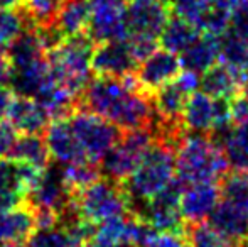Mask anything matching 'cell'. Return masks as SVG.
Returning <instances> with one entry per match:
<instances>
[{"label":"cell","mask_w":248,"mask_h":247,"mask_svg":"<svg viewBox=\"0 0 248 247\" xmlns=\"http://www.w3.org/2000/svg\"><path fill=\"white\" fill-rule=\"evenodd\" d=\"M115 124L122 131L150 129L155 122L152 95L140 88L134 75L96 76L88 83L78 105Z\"/></svg>","instance_id":"obj_1"},{"label":"cell","mask_w":248,"mask_h":247,"mask_svg":"<svg viewBox=\"0 0 248 247\" xmlns=\"http://www.w3.org/2000/svg\"><path fill=\"white\" fill-rule=\"evenodd\" d=\"M176 148L177 144L174 142L155 137L140 165L124 183H120L127 195L130 212H135L174 180Z\"/></svg>","instance_id":"obj_2"},{"label":"cell","mask_w":248,"mask_h":247,"mask_svg":"<svg viewBox=\"0 0 248 247\" xmlns=\"http://www.w3.org/2000/svg\"><path fill=\"white\" fill-rule=\"evenodd\" d=\"M228 168L223 149L208 134L186 132L176 148V178L184 185L219 181Z\"/></svg>","instance_id":"obj_3"},{"label":"cell","mask_w":248,"mask_h":247,"mask_svg":"<svg viewBox=\"0 0 248 247\" xmlns=\"http://www.w3.org/2000/svg\"><path fill=\"white\" fill-rule=\"evenodd\" d=\"M95 43L88 33L64 37L47 53L51 75L76 99L92 82V54Z\"/></svg>","instance_id":"obj_4"},{"label":"cell","mask_w":248,"mask_h":247,"mask_svg":"<svg viewBox=\"0 0 248 247\" xmlns=\"http://www.w3.org/2000/svg\"><path fill=\"white\" fill-rule=\"evenodd\" d=\"M73 207L81 220L93 225L130 212L122 185L105 176L73 195Z\"/></svg>","instance_id":"obj_5"},{"label":"cell","mask_w":248,"mask_h":247,"mask_svg":"<svg viewBox=\"0 0 248 247\" xmlns=\"http://www.w3.org/2000/svg\"><path fill=\"white\" fill-rule=\"evenodd\" d=\"M154 141H155V134L152 127L124 131L113 148L101 159V176L115 183H124L140 165Z\"/></svg>","instance_id":"obj_6"},{"label":"cell","mask_w":248,"mask_h":247,"mask_svg":"<svg viewBox=\"0 0 248 247\" xmlns=\"http://www.w3.org/2000/svg\"><path fill=\"white\" fill-rule=\"evenodd\" d=\"M69 125L83 149V154L93 165H98L108 151L120 139L122 129L107 119L81 107H76L68 117Z\"/></svg>","instance_id":"obj_7"},{"label":"cell","mask_w":248,"mask_h":247,"mask_svg":"<svg viewBox=\"0 0 248 247\" xmlns=\"http://www.w3.org/2000/svg\"><path fill=\"white\" fill-rule=\"evenodd\" d=\"M184 183L174 176V180L166 188L149 198L144 205L132 214L139 215L142 220L152 225L155 231H186V222L181 214V193H183Z\"/></svg>","instance_id":"obj_8"},{"label":"cell","mask_w":248,"mask_h":247,"mask_svg":"<svg viewBox=\"0 0 248 247\" xmlns=\"http://www.w3.org/2000/svg\"><path fill=\"white\" fill-rule=\"evenodd\" d=\"M88 36L95 44L127 39L125 0H90Z\"/></svg>","instance_id":"obj_9"},{"label":"cell","mask_w":248,"mask_h":247,"mask_svg":"<svg viewBox=\"0 0 248 247\" xmlns=\"http://www.w3.org/2000/svg\"><path fill=\"white\" fill-rule=\"evenodd\" d=\"M170 19L169 3L162 0H125V24L128 36L159 39Z\"/></svg>","instance_id":"obj_10"},{"label":"cell","mask_w":248,"mask_h":247,"mask_svg":"<svg viewBox=\"0 0 248 247\" xmlns=\"http://www.w3.org/2000/svg\"><path fill=\"white\" fill-rule=\"evenodd\" d=\"M139 68V63L132 54L127 39L105 41L93 48L92 69L95 76H124L134 75Z\"/></svg>","instance_id":"obj_11"},{"label":"cell","mask_w":248,"mask_h":247,"mask_svg":"<svg viewBox=\"0 0 248 247\" xmlns=\"http://www.w3.org/2000/svg\"><path fill=\"white\" fill-rule=\"evenodd\" d=\"M26 201H29L36 210L54 212L61 218V215L71 207L73 201L71 191L68 190L62 180V168L49 165L41 181L26 197Z\"/></svg>","instance_id":"obj_12"},{"label":"cell","mask_w":248,"mask_h":247,"mask_svg":"<svg viewBox=\"0 0 248 247\" xmlns=\"http://www.w3.org/2000/svg\"><path fill=\"white\" fill-rule=\"evenodd\" d=\"M181 71H183V65H181L179 54H174L162 48V49H155L139 65L135 78L140 88L152 95L160 86L172 82Z\"/></svg>","instance_id":"obj_13"},{"label":"cell","mask_w":248,"mask_h":247,"mask_svg":"<svg viewBox=\"0 0 248 247\" xmlns=\"http://www.w3.org/2000/svg\"><path fill=\"white\" fill-rule=\"evenodd\" d=\"M47 149H49L51 159L58 165H71L78 161H88L83 154V149L69 125L68 117H56L51 119L44 131Z\"/></svg>","instance_id":"obj_14"},{"label":"cell","mask_w":248,"mask_h":247,"mask_svg":"<svg viewBox=\"0 0 248 247\" xmlns=\"http://www.w3.org/2000/svg\"><path fill=\"white\" fill-rule=\"evenodd\" d=\"M219 183L202 181L184 185L181 193V214L186 224L204 222L219 200Z\"/></svg>","instance_id":"obj_15"},{"label":"cell","mask_w":248,"mask_h":247,"mask_svg":"<svg viewBox=\"0 0 248 247\" xmlns=\"http://www.w3.org/2000/svg\"><path fill=\"white\" fill-rule=\"evenodd\" d=\"M209 224L233 242L248 239V207L219 195V200L209 214Z\"/></svg>","instance_id":"obj_16"},{"label":"cell","mask_w":248,"mask_h":247,"mask_svg":"<svg viewBox=\"0 0 248 247\" xmlns=\"http://www.w3.org/2000/svg\"><path fill=\"white\" fill-rule=\"evenodd\" d=\"M5 120H9L19 134H44L51 115L34 97L16 95Z\"/></svg>","instance_id":"obj_17"},{"label":"cell","mask_w":248,"mask_h":247,"mask_svg":"<svg viewBox=\"0 0 248 247\" xmlns=\"http://www.w3.org/2000/svg\"><path fill=\"white\" fill-rule=\"evenodd\" d=\"M36 232V212L29 201L0 212V246L10 242H27Z\"/></svg>","instance_id":"obj_18"},{"label":"cell","mask_w":248,"mask_h":247,"mask_svg":"<svg viewBox=\"0 0 248 247\" xmlns=\"http://www.w3.org/2000/svg\"><path fill=\"white\" fill-rule=\"evenodd\" d=\"M201 92L211 95L213 99L233 100L243 93L242 83H240L236 73L225 63H216L209 69L201 75Z\"/></svg>","instance_id":"obj_19"},{"label":"cell","mask_w":248,"mask_h":247,"mask_svg":"<svg viewBox=\"0 0 248 247\" xmlns=\"http://www.w3.org/2000/svg\"><path fill=\"white\" fill-rule=\"evenodd\" d=\"M219 37L213 34L201 33V36L179 54L183 69H189L198 75H202L206 69L219 61Z\"/></svg>","instance_id":"obj_20"},{"label":"cell","mask_w":248,"mask_h":247,"mask_svg":"<svg viewBox=\"0 0 248 247\" xmlns=\"http://www.w3.org/2000/svg\"><path fill=\"white\" fill-rule=\"evenodd\" d=\"M90 24V0H61L58 16L52 24L59 36L64 39L78 36L88 31Z\"/></svg>","instance_id":"obj_21"},{"label":"cell","mask_w":248,"mask_h":247,"mask_svg":"<svg viewBox=\"0 0 248 247\" xmlns=\"http://www.w3.org/2000/svg\"><path fill=\"white\" fill-rule=\"evenodd\" d=\"M9 159L47 169L51 165V154L44 134H20L10 151Z\"/></svg>","instance_id":"obj_22"},{"label":"cell","mask_w":248,"mask_h":247,"mask_svg":"<svg viewBox=\"0 0 248 247\" xmlns=\"http://www.w3.org/2000/svg\"><path fill=\"white\" fill-rule=\"evenodd\" d=\"M27 197L20 176L19 163L14 159H0V212L19 205Z\"/></svg>","instance_id":"obj_23"},{"label":"cell","mask_w":248,"mask_h":247,"mask_svg":"<svg viewBox=\"0 0 248 247\" xmlns=\"http://www.w3.org/2000/svg\"><path fill=\"white\" fill-rule=\"evenodd\" d=\"M201 36V31L194 24L187 22L186 19L174 16L167 20L162 33L159 36V43L164 49L174 54H181Z\"/></svg>","instance_id":"obj_24"},{"label":"cell","mask_w":248,"mask_h":247,"mask_svg":"<svg viewBox=\"0 0 248 247\" xmlns=\"http://www.w3.org/2000/svg\"><path fill=\"white\" fill-rule=\"evenodd\" d=\"M61 0H24L20 12H22L26 24L36 29H47L52 27L58 16Z\"/></svg>","instance_id":"obj_25"},{"label":"cell","mask_w":248,"mask_h":247,"mask_svg":"<svg viewBox=\"0 0 248 247\" xmlns=\"http://www.w3.org/2000/svg\"><path fill=\"white\" fill-rule=\"evenodd\" d=\"M62 166V180L71 195L78 193L85 186L92 185L101 178V171L98 165H93L90 161H78L71 165H61Z\"/></svg>","instance_id":"obj_26"},{"label":"cell","mask_w":248,"mask_h":247,"mask_svg":"<svg viewBox=\"0 0 248 247\" xmlns=\"http://www.w3.org/2000/svg\"><path fill=\"white\" fill-rule=\"evenodd\" d=\"M187 247H235L236 242L218 232L209 222L186 224Z\"/></svg>","instance_id":"obj_27"},{"label":"cell","mask_w":248,"mask_h":247,"mask_svg":"<svg viewBox=\"0 0 248 247\" xmlns=\"http://www.w3.org/2000/svg\"><path fill=\"white\" fill-rule=\"evenodd\" d=\"M78 244L75 235L61 224L44 231H36L27 241L29 247H78Z\"/></svg>","instance_id":"obj_28"},{"label":"cell","mask_w":248,"mask_h":247,"mask_svg":"<svg viewBox=\"0 0 248 247\" xmlns=\"http://www.w3.org/2000/svg\"><path fill=\"white\" fill-rule=\"evenodd\" d=\"M219 193L248 207V169H235L219 180Z\"/></svg>","instance_id":"obj_29"},{"label":"cell","mask_w":248,"mask_h":247,"mask_svg":"<svg viewBox=\"0 0 248 247\" xmlns=\"http://www.w3.org/2000/svg\"><path fill=\"white\" fill-rule=\"evenodd\" d=\"M27 27L20 10H0V51L7 53L9 46Z\"/></svg>","instance_id":"obj_30"},{"label":"cell","mask_w":248,"mask_h":247,"mask_svg":"<svg viewBox=\"0 0 248 247\" xmlns=\"http://www.w3.org/2000/svg\"><path fill=\"white\" fill-rule=\"evenodd\" d=\"M167 3H169L170 14L181 17V19H186L187 22L196 26L208 0H169Z\"/></svg>","instance_id":"obj_31"},{"label":"cell","mask_w":248,"mask_h":247,"mask_svg":"<svg viewBox=\"0 0 248 247\" xmlns=\"http://www.w3.org/2000/svg\"><path fill=\"white\" fill-rule=\"evenodd\" d=\"M144 247H187L186 231H155Z\"/></svg>","instance_id":"obj_32"},{"label":"cell","mask_w":248,"mask_h":247,"mask_svg":"<svg viewBox=\"0 0 248 247\" xmlns=\"http://www.w3.org/2000/svg\"><path fill=\"white\" fill-rule=\"evenodd\" d=\"M17 137L19 132L16 131V127L9 120H0V159L9 158Z\"/></svg>","instance_id":"obj_33"},{"label":"cell","mask_w":248,"mask_h":247,"mask_svg":"<svg viewBox=\"0 0 248 247\" xmlns=\"http://www.w3.org/2000/svg\"><path fill=\"white\" fill-rule=\"evenodd\" d=\"M17 93L14 92V88L10 85H0V120L7 119V114L12 105L14 99Z\"/></svg>","instance_id":"obj_34"},{"label":"cell","mask_w":248,"mask_h":247,"mask_svg":"<svg viewBox=\"0 0 248 247\" xmlns=\"http://www.w3.org/2000/svg\"><path fill=\"white\" fill-rule=\"evenodd\" d=\"M12 61H10L9 54L0 53V85H10V80H12Z\"/></svg>","instance_id":"obj_35"},{"label":"cell","mask_w":248,"mask_h":247,"mask_svg":"<svg viewBox=\"0 0 248 247\" xmlns=\"http://www.w3.org/2000/svg\"><path fill=\"white\" fill-rule=\"evenodd\" d=\"M24 0H0V10H19Z\"/></svg>","instance_id":"obj_36"},{"label":"cell","mask_w":248,"mask_h":247,"mask_svg":"<svg viewBox=\"0 0 248 247\" xmlns=\"http://www.w3.org/2000/svg\"><path fill=\"white\" fill-rule=\"evenodd\" d=\"M78 247H103V246L96 244L95 241H86V242H81V244H78Z\"/></svg>","instance_id":"obj_37"},{"label":"cell","mask_w":248,"mask_h":247,"mask_svg":"<svg viewBox=\"0 0 248 247\" xmlns=\"http://www.w3.org/2000/svg\"><path fill=\"white\" fill-rule=\"evenodd\" d=\"M0 247H29L27 242H10V244H3Z\"/></svg>","instance_id":"obj_38"},{"label":"cell","mask_w":248,"mask_h":247,"mask_svg":"<svg viewBox=\"0 0 248 247\" xmlns=\"http://www.w3.org/2000/svg\"><path fill=\"white\" fill-rule=\"evenodd\" d=\"M235 247H248V239H245V241L236 242V246H235Z\"/></svg>","instance_id":"obj_39"},{"label":"cell","mask_w":248,"mask_h":247,"mask_svg":"<svg viewBox=\"0 0 248 247\" xmlns=\"http://www.w3.org/2000/svg\"><path fill=\"white\" fill-rule=\"evenodd\" d=\"M162 2H169V0H162Z\"/></svg>","instance_id":"obj_40"}]
</instances>
